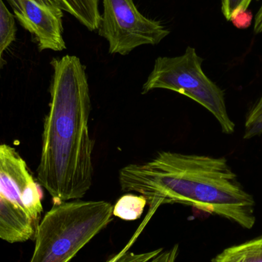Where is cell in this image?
I'll return each instance as SVG.
<instances>
[{
    "mask_svg": "<svg viewBox=\"0 0 262 262\" xmlns=\"http://www.w3.org/2000/svg\"><path fill=\"white\" fill-rule=\"evenodd\" d=\"M124 192H137L149 210L181 204L219 215L243 229L255 226V202L225 157L160 151L149 161L120 169Z\"/></svg>",
    "mask_w": 262,
    "mask_h": 262,
    "instance_id": "obj_1",
    "label": "cell"
},
{
    "mask_svg": "<svg viewBox=\"0 0 262 262\" xmlns=\"http://www.w3.org/2000/svg\"><path fill=\"white\" fill-rule=\"evenodd\" d=\"M49 111L37 180L55 204L82 199L92 186L95 140L86 68L75 55L53 58Z\"/></svg>",
    "mask_w": 262,
    "mask_h": 262,
    "instance_id": "obj_2",
    "label": "cell"
},
{
    "mask_svg": "<svg viewBox=\"0 0 262 262\" xmlns=\"http://www.w3.org/2000/svg\"><path fill=\"white\" fill-rule=\"evenodd\" d=\"M106 201L72 200L46 212L35 233L30 262H69L113 220Z\"/></svg>",
    "mask_w": 262,
    "mask_h": 262,
    "instance_id": "obj_3",
    "label": "cell"
},
{
    "mask_svg": "<svg viewBox=\"0 0 262 262\" xmlns=\"http://www.w3.org/2000/svg\"><path fill=\"white\" fill-rule=\"evenodd\" d=\"M203 61L190 46L180 56L159 57L143 84L142 95L155 89L177 92L209 111L224 134H233L235 124L228 114L224 92L203 72Z\"/></svg>",
    "mask_w": 262,
    "mask_h": 262,
    "instance_id": "obj_4",
    "label": "cell"
},
{
    "mask_svg": "<svg viewBox=\"0 0 262 262\" xmlns=\"http://www.w3.org/2000/svg\"><path fill=\"white\" fill-rule=\"evenodd\" d=\"M102 1L98 34L108 41L112 55H127L140 46H156L169 34L160 21L142 15L134 0Z\"/></svg>",
    "mask_w": 262,
    "mask_h": 262,
    "instance_id": "obj_5",
    "label": "cell"
},
{
    "mask_svg": "<svg viewBox=\"0 0 262 262\" xmlns=\"http://www.w3.org/2000/svg\"><path fill=\"white\" fill-rule=\"evenodd\" d=\"M0 195L39 224L41 193L26 161L12 146L0 144Z\"/></svg>",
    "mask_w": 262,
    "mask_h": 262,
    "instance_id": "obj_6",
    "label": "cell"
},
{
    "mask_svg": "<svg viewBox=\"0 0 262 262\" xmlns=\"http://www.w3.org/2000/svg\"><path fill=\"white\" fill-rule=\"evenodd\" d=\"M19 24L33 35L39 51L61 52L63 9L59 0H7Z\"/></svg>",
    "mask_w": 262,
    "mask_h": 262,
    "instance_id": "obj_7",
    "label": "cell"
},
{
    "mask_svg": "<svg viewBox=\"0 0 262 262\" xmlns=\"http://www.w3.org/2000/svg\"><path fill=\"white\" fill-rule=\"evenodd\" d=\"M29 217L0 195V238L9 243L35 238L37 227Z\"/></svg>",
    "mask_w": 262,
    "mask_h": 262,
    "instance_id": "obj_8",
    "label": "cell"
},
{
    "mask_svg": "<svg viewBox=\"0 0 262 262\" xmlns=\"http://www.w3.org/2000/svg\"><path fill=\"white\" fill-rule=\"evenodd\" d=\"M63 10L76 18L89 30H98L101 23L99 0H59Z\"/></svg>",
    "mask_w": 262,
    "mask_h": 262,
    "instance_id": "obj_9",
    "label": "cell"
},
{
    "mask_svg": "<svg viewBox=\"0 0 262 262\" xmlns=\"http://www.w3.org/2000/svg\"><path fill=\"white\" fill-rule=\"evenodd\" d=\"M212 262H262V235L224 249Z\"/></svg>",
    "mask_w": 262,
    "mask_h": 262,
    "instance_id": "obj_10",
    "label": "cell"
},
{
    "mask_svg": "<svg viewBox=\"0 0 262 262\" xmlns=\"http://www.w3.org/2000/svg\"><path fill=\"white\" fill-rule=\"evenodd\" d=\"M146 205L147 201L143 195L127 193L114 206L113 215L125 221H134L141 217Z\"/></svg>",
    "mask_w": 262,
    "mask_h": 262,
    "instance_id": "obj_11",
    "label": "cell"
},
{
    "mask_svg": "<svg viewBox=\"0 0 262 262\" xmlns=\"http://www.w3.org/2000/svg\"><path fill=\"white\" fill-rule=\"evenodd\" d=\"M146 225H147V222L143 220V223L139 226L125 247L106 262H146L160 254L163 249H156L150 252H140V253H134L130 251V248L137 241Z\"/></svg>",
    "mask_w": 262,
    "mask_h": 262,
    "instance_id": "obj_12",
    "label": "cell"
},
{
    "mask_svg": "<svg viewBox=\"0 0 262 262\" xmlns=\"http://www.w3.org/2000/svg\"><path fill=\"white\" fill-rule=\"evenodd\" d=\"M16 25L12 15L3 0H0V59L3 52L15 41Z\"/></svg>",
    "mask_w": 262,
    "mask_h": 262,
    "instance_id": "obj_13",
    "label": "cell"
},
{
    "mask_svg": "<svg viewBox=\"0 0 262 262\" xmlns=\"http://www.w3.org/2000/svg\"><path fill=\"white\" fill-rule=\"evenodd\" d=\"M244 131L246 140L262 135V95L248 114Z\"/></svg>",
    "mask_w": 262,
    "mask_h": 262,
    "instance_id": "obj_14",
    "label": "cell"
},
{
    "mask_svg": "<svg viewBox=\"0 0 262 262\" xmlns=\"http://www.w3.org/2000/svg\"><path fill=\"white\" fill-rule=\"evenodd\" d=\"M252 0H222V11L225 18L230 21L236 12L247 10Z\"/></svg>",
    "mask_w": 262,
    "mask_h": 262,
    "instance_id": "obj_15",
    "label": "cell"
},
{
    "mask_svg": "<svg viewBox=\"0 0 262 262\" xmlns=\"http://www.w3.org/2000/svg\"><path fill=\"white\" fill-rule=\"evenodd\" d=\"M252 18H253V15H252V12L250 11H248L247 9V10H242L236 12L232 17L230 21L238 29H245L251 26Z\"/></svg>",
    "mask_w": 262,
    "mask_h": 262,
    "instance_id": "obj_16",
    "label": "cell"
},
{
    "mask_svg": "<svg viewBox=\"0 0 262 262\" xmlns=\"http://www.w3.org/2000/svg\"><path fill=\"white\" fill-rule=\"evenodd\" d=\"M179 255V246L175 245L168 250H163L157 256L146 262H176Z\"/></svg>",
    "mask_w": 262,
    "mask_h": 262,
    "instance_id": "obj_17",
    "label": "cell"
},
{
    "mask_svg": "<svg viewBox=\"0 0 262 262\" xmlns=\"http://www.w3.org/2000/svg\"><path fill=\"white\" fill-rule=\"evenodd\" d=\"M255 31L256 33L262 32V5L255 18Z\"/></svg>",
    "mask_w": 262,
    "mask_h": 262,
    "instance_id": "obj_18",
    "label": "cell"
},
{
    "mask_svg": "<svg viewBox=\"0 0 262 262\" xmlns=\"http://www.w3.org/2000/svg\"><path fill=\"white\" fill-rule=\"evenodd\" d=\"M2 66H3V59H0V72H1Z\"/></svg>",
    "mask_w": 262,
    "mask_h": 262,
    "instance_id": "obj_19",
    "label": "cell"
}]
</instances>
